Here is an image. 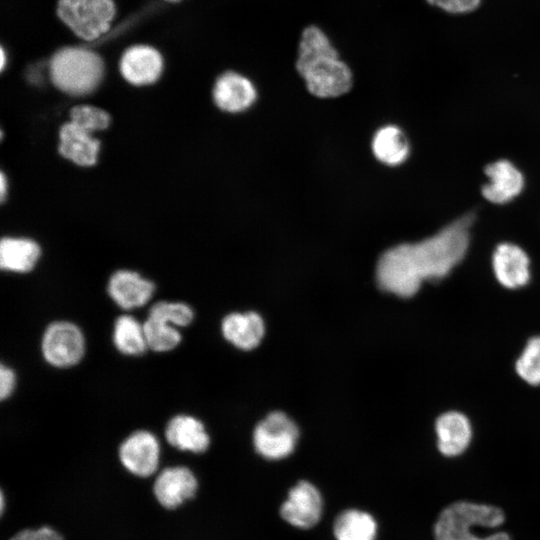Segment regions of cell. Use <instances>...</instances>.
Wrapping results in <instances>:
<instances>
[{
  "mask_svg": "<svg viewBox=\"0 0 540 540\" xmlns=\"http://www.w3.org/2000/svg\"><path fill=\"white\" fill-rule=\"evenodd\" d=\"M299 431L283 412H272L255 428L253 444L256 452L268 460H280L295 449Z\"/></svg>",
  "mask_w": 540,
  "mask_h": 540,
  "instance_id": "cell-8",
  "label": "cell"
},
{
  "mask_svg": "<svg viewBox=\"0 0 540 540\" xmlns=\"http://www.w3.org/2000/svg\"><path fill=\"white\" fill-rule=\"evenodd\" d=\"M148 349L154 352H169L181 342L179 330L166 322L147 317L143 323Z\"/></svg>",
  "mask_w": 540,
  "mask_h": 540,
  "instance_id": "cell-24",
  "label": "cell"
},
{
  "mask_svg": "<svg viewBox=\"0 0 540 540\" xmlns=\"http://www.w3.org/2000/svg\"><path fill=\"white\" fill-rule=\"evenodd\" d=\"M8 540H65L63 535L51 526L24 528L12 535Z\"/></svg>",
  "mask_w": 540,
  "mask_h": 540,
  "instance_id": "cell-29",
  "label": "cell"
},
{
  "mask_svg": "<svg viewBox=\"0 0 540 540\" xmlns=\"http://www.w3.org/2000/svg\"><path fill=\"white\" fill-rule=\"evenodd\" d=\"M148 317L158 319L175 327H185L192 322L194 313L186 303L159 301L151 306Z\"/></svg>",
  "mask_w": 540,
  "mask_h": 540,
  "instance_id": "cell-26",
  "label": "cell"
},
{
  "mask_svg": "<svg viewBox=\"0 0 540 540\" xmlns=\"http://www.w3.org/2000/svg\"><path fill=\"white\" fill-rule=\"evenodd\" d=\"M163 440L154 431L140 428L132 430L120 442L117 455L122 467L131 475L153 478L161 469Z\"/></svg>",
  "mask_w": 540,
  "mask_h": 540,
  "instance_id": "cell-6",
  "label": "cell"
},
{
  "mask_svg": "<svg viewBox=\"0 0 540 540\" xmlns=\"http://www.w3.org/2000/svg\"><path fill=\"white\" fill-rule=\"evenodd\" d=\"M323 513V498L319 489L307 480L292 486L280 506V516L298 529H311L318 524Z\"/></svg>",
  "mask_w": 540,
  "mask_h": 540,
  "instance_id": "cell-10",
  "label": "cell"
},
{
  "mask_svg": "<svg viewBox=\"0 0 540 540\" xmlns=\"http://www.w3.org/2000/svg\"><path fill=\"white\" fill-rule=\"evenodd\" d=\"M409 142L404 132L395 125H386L376 131L372 139V151L383 164H402L409 155Z\"/></svg>",
  "mask_w": 540,
  "mask_h": 540,
  "instance_id": "cell-22",
  "label": "cell"
},
{
  "mask_svg": "<svg viewBox=\"0 0 540 540\" xmlns=\"http://www.w3.org/2000/svg\"><path fill=\"white\" fill-rule=\"evenodd\" d=\"M49 67L53 84L75 96L92 92L99 85L104 71L101 57L82 47H64L56 51Z\"/></svg>",
  "mask_w": 540,
  "mask_h": 540,
  "instance_id": "cell-4",
  "label": "cell"
},
{
  "mask_svg": "<svg viewBox=\"0 0 540 540\" xmlns=\"http://www.w3.org/2000/svg\"><path fill=\"white\" fill-rule=\"evenodd\" d=\"M296 70L308 91L320 98L341 96L353 84L350 67L340 58L327 34L314 24L306 26L301 33Z\"/></svg>",
  "mask_w": 540,
  "mask_h": 540,
  "instance_id": "cell-2",
  "label": "cell"
},
{
  "mask_svg": "<svg viewBox=\"0 0 540 540\" xmlns=\"http://www.w3.org/2000/svg\"><path fill=\"white\" fill-rule=\"evenodd\" d=\"M0 54H1V64H0V67L1 69L4 68V65H5V52L4 50L1 48V51H0Z\"/></svg>",
  "mask_w": 540,
  "mask_h": 540,
  "instance_id": "cell-32",
  "label": "cell"
},
{
  "mask_svg": "<svg viewBox=\"0 0 540 540\" xmlns=\"http://www.w3.org/2000/svg\"><path fill=\"white\" fill-rule=\"evenodd\" d=\"M474 215L468 213L439 232L416 243H405L385 251L377 263L379 287L399 297L415 295L425 280L446 277L464 258L470 241Z\"/></svg>",
  "mask_w": 540,
  "mask_h": 540,
  "instance_id": "cell-1",
  "label": "cell"
},
{
  "mask_svg": "<svg viewBox=\"0 0 540 540\" xmlns=\"http://www.w3.org/2000/svg\"><path fill=\"white\" fill-rule=\"evenodd\" d=\"M16 386V374L12 368L4 363L0 367V399L4 401L9 398Z\"/></svg>",
  "mask_w": 540,
  "mask_h": 540,
  "instance_id": "cell-30",
  "label": "cell"
},
{
  "mask_svg": "<svg viewBox=\"0 0 540 540\" xmlns=\"http://www.w3.org/2000/svg\"><path fill=\"white\" fill-rule=\"evenodd\" d=\"M505 521L497 506L466 500L456 501L439 513L434 526L435 540H512L497 530Z\"/></svg>",
  "mask_w": 540,
  "mask_h": 540,
  "instance_id": "cell-3",
  "label": "cell"
},
{
  "mask_svg": "<svg viewBox=\"0 0 540 540\" xmlns=\"http://www.w3.org/2000/svg\"><path fill=\"white\" fill-rule=\"evenodd\" d=\"M430 6L451 15H465L476 11L483 0H425Z\"/></svg>",
  "mask_w": 540,
  "mask_h": 540,
  "instance_id": "cell-28",
  "label": "cell"
},
{
  "mask_svg": "<svg viewBox=\"0 0 540 540\" xmlns=\"http://www.w3.org/2000/svg\"><path fill=\"white\" fill-rule=\"evenodd\" d=\"M165 1H167V2H178L180 0H165Z\"/></svg>",
  "mask_w": 540,
  "mask_h": 540,
  "instance_id": "cell-33",
  "label": "cell"
},
{
  "mask_svg": "<svg viewBox=\"0 0 540 540\" xmlns=\"http://www.w3.org/2000/svg\"><path fill=\"white\" fill-rule=\"evenodd\" d=\"M100 142L73 122L60 129L59 152L65 158L81 166H91L97 160Z\"/></svg>",
  "mask_w": 540,
  "mask_h": 540,
  "instance_id": "cell-18",
  "label": "cell"
},
{
  "mask_svg": "<svg viewBox=\"0 0 540 540\" xmlns=\"http://www.w3.org/2000/svg\"><path fill=\"white\" fill-rule=\"evenodd\" d=\"M489 183L482 187L483 196L490 202L504 204L523 189L522 173L509 161L499 160L485 167Z\"/></svg>",
  "mask_w": 540,
  "mask_h": 540,
  "instance_id": "cell-17",
  "label": "cell"
},
{
  "mask_svg": "<svg viewBox=\"0 0 540 540\" xmlns=\"http://www.w3.org/2000/svg\"><path fill=\"white\" fill-rule=\"evenodd\" d=\"M530 260L516 244L501 243L492 255V268L497 281L507 289L525 286L530 279Z\"/></svg>",
  "mask_w": 540,
  "mask_h": 540,
  "instance_id": "cell-13",
  "label": "cell"
},
{
  "mask_svg": "<svg viewBox=\"0 0 540 540\" xmlns=\"http://www.w3.org/2000/svg\"><path fill=\"white\" fill-rule=\"evenodd\" d=\"M221 327L225 339L244 350L255 348L264 335L263 320L254 312L231 313Z\"/></svg>",
  "mask_w": 540,
  "mask_h": 540,
  "instance_id": "cell-19",
  "label": "cell"
},
{
  "mask_svg": "<svg viewBox=\"0 0 540 540\" xmlns=\"http://www.w3.org/2000/svg\"><path fill=\"white\" fill-rule=\"evenodd\" d=\"M116 14L113 0H58L57 15L79 38L93 41L107 33Z\"/></svg>",
  "mask_w": 540,
  "mask_h": 540,
  "instance_id": "cell-5",
  "label": "cell"
},
{
  "mask_svg": "<svg viewBox=\"0 0 540 540\" xmlns=\"http://www.w3.org/2000/svg\"><path fill=\"white\" fill-rule=\"evenodd\" d=\"M162 439L172 449L192 455L207 453L211 445L203 422L188 414H177L170 418L163 428Z\"/></svg>",
  "mask_w": 540,
  "mask_h": 540,
  "instance_id": "cell-11",
  "label": "cell"
},
{
  "mask_svg": "<svg viewBox=\"0 0 540 540\" xmlns=\"http://www.w3.org/2000/svg\"><path fill=\"white\" fill-rule=\"evenodd\" d=\"M41 254L39 245L26 238H3L0 244V267L14 273L31 271Z\"/></svg>",
  "mask_w": 540,
  "mask_h": 540,
  "instance_id": "cell-20",
  "label": "cell"
},
{
  "mask_svg": "<svg viewBox=\"0 0 540 540\" xmlns=\"http://www.w3.org/2000/svg\"><path fill=\"white\" fill-rule=\"evenodd\" d=\"M199 480L187 465L163 466L152 481L153 495L165 510L174 511L196 498Z\"/></svg>",
  "mask_w": 540,
  "mask_h": 540,
  "instance_id": "cell-9",
  "label": "cell"
},
{
  "mask_svg": "<svg viewBox=\"0 0 540 540\" xmlns=\"http://www.w3.org/2000/svg\"><path fill=\"white\" fill-rule=\"evenodd\" d=\"M515 371L527 384L540 385V336L530 338L515 362Z\"/></svg>",
  "mask_w": 540,
  "mask_h": 540,
  "instance_id": "cell-25",
  "label": "cell"
},
{
  "mask_svg": "<svg viewBox=\"0 0 540 540\" xmlns=\"http://www.w3.org/2000/svg\"><path fill=\"white\" fill-rule=\"evenodd\" d=\"M116 349L127 356H140L148 349L143 324L131 315L119 316L113 328Z\"/></svg>",
  "mask_w": 540,
  "mask_h": 540,
  "instance_id": "cell-23",
  "label": "cell"
},
{
  "mask_svg": "<svg viewBox=\"0 0 540 540\" xmlns=\"http://www.w3.org/2000/svg\"><path fill=\"white\" fill-rule=\"evenodd\" d=\"M163 68L160 53L148 45L129 47L120 60V71L123 77L134 85H145L155 82Z\"/></svg>",
  "mask_w": 540,
  "mask_h": 540,
  "instance_id": "cell-16",
  "label": "cell"
},
{
  "mask_svg": "<svg viewBox=\"0 0 540 540\" xmlns=\"http://www.w3.org/2000/svg\"><path fill=\"white\" fill-rule=\"evenodd\" d=\"M378 524L368 512L350 508L340 512L333 522L336 540H376Z\"/></svg>",
  "mask_w": 540,
  "mask_h": 540,
  "instance_id": "cell-21",
  "label": "cell"
},
{
  "mask_svg": "<svg viewBox=\"0 0 540 540\" xmlns=\"http://www.w3.org/2000/svg\"><path fill=\"white\" fill-rule=\"evenodd\" d=\"M0 187H1V200L3 201L5 197V191H6V188H5L6 181H5V177L3 173H1Z\"/></svg>",
  "mask_w": 540,
  "mask_h": 540,
  "instance_id": "cell-31",
  "label": "cell"
},
{
  "mask_svg": "<svg viewBox=\"0 0 540 540\" xmlns=\"http://www.w3.org/2000/svg\"><path fill=\"white\" fill-rule=\"evenodd\" d=\"M436 446L441 455L454 458L469 447L473 431L468 417L458 411L441 414L435 421Z\"/></svg>",
  "mask_w": 540,
  "mask_h": 540,
  "instance_id": "cell-12",
  "label": "cell"
},
{
  "mask_svg": "<svg viewBox=\"0 0 540 540\" xmlns=\"http://www.w3.org/2000/svg\"><path fill=\"white\" fill-rule=\"evenodd\" d=\"M41 352L45 361L53 367H72L78 364L85 354L84 335L72 322H52L43 333Z\"/></svg>",
  "mask_w": 540,
  "mask_h": 540,
  "instance_id": "cell-7",
  "label": "cell"
},
{
  "mask_svg": "<svg viewBox=\"0 0 540 540\" xmlns=\"http://www.w3.org/2000/svg\"><path fill=\"white\" fill-rule=\"evenodd\" d=\"M70 116L71 122L88 132L103 130L110 123V116L107 112L89 105L73 107Z\"/></svg>",
  "mask_w": 540,
  "mask_h": 540,
  "instance_id": "cell-27",
  "label": "cell"
},
{
  "mask_svg": "<svg viewBox=\"0 0 540 540\" xmlns=\"http://www.w3.org/2000/svg\"><path fill=\"white\" fill-rule=\"evenodd\" d=\"M257 91L254 84L244 75L227 71L221 74L214 85L213 98L216 105L230 113L242 112L255 102Z\"/></svg>",
  "mask_w": 540,
  "mask_h": 540,
  "instance_id": "cell-15",
  "label": "cell"
},
{
  "mask_svg": "<svg viewBox=\"0 0 540 540\" xmlns=\"http://www.w3.org/2000/svg\"><path fill=\"white\" fill-rule=\"evenodd\" d=\"M155 284L130 270L114 272L107 285L110 298L125 310L144 306L153 296Z\"/></svg>",
  "mask_w": 540,
  "mask_h": 540,
  "instance_id": "cell-14",
  "label": "cell"
}]
</instances>
